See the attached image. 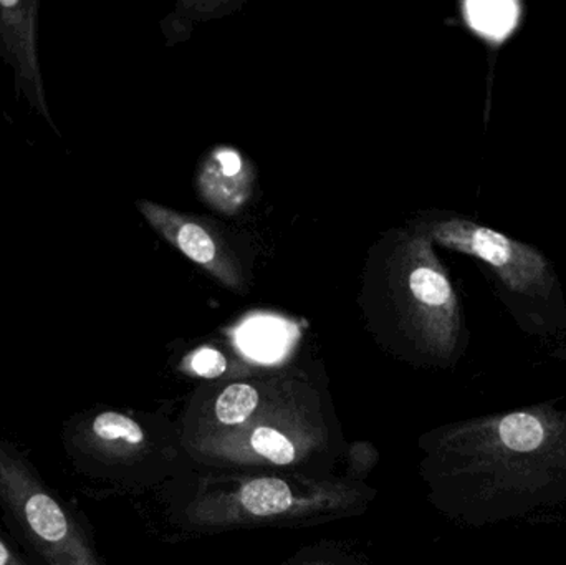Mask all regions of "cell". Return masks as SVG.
<instances>
[{"label": "cell", "instance_id": "6da1fadb", "mask_svg": "<svg viewBox=\"0 0 566 565\" xmlns=\"http://www.w3.org/2000/svg\"><path fill=\"white\" fill-rule=\"evenodd\" d=\"M454 447L465 511L475 523L566 504V398L471 421Z\"/></svg>", "mask_w": 566, "mask_h": 565}, {"label": "cell", "instance_id": "7a4b0ae2", "mask_svg": "<svg viewBox=\"0 0 566 565\" xmlns=\"http://www.w3.org/2000/svg\"><path fill=\"white\" fill-rule=\"evenodd\" d=\"M432 242L481 262L495 295L515 324L532 337L566 331V299L560 275L544 251L462 216H448L426 229Z\"/></svg>", "mask_w": 566, "mask_h": 565}, {"label": "cell", "instance_id": "3957f363", "mask_svg": "<svg viewBox=\"0 0 566 565\" xmlns=\"http://www.w3.org/2000/svg\"><path fill=\"white\" fill-rule=\"evenodd\" d=\"M0 503L46 565H98L69 510L3 441H0Z\"/></svg>", "mask_w": 566, "mask_h": 565}, {"label": "cell", "instance_id": "277c9868", "mask_svg": "<svg viewBox=\"0 0 566 565\" xmlns=\"http://www.w3.org/2000/svg\"><path fill=\"white\" fill-rule=\"evenodd\" d=\"M396 292L402 312L432 350L449 355L459 347L464 334L461 302L426 232L399 249Z\"/></svg>", "mask_w": 566, "mask_h": 565}, {"label": "cell", "instance_id": "5b68a950", "mask_svg": "<svg viewBox=\"0 0 566 565\" xmlns=\"http://www.w3.org/2000/svg\"><path fill=\"white\" fill-rule=\"evenodd\" d=\"M36 0H0V56L12 66L17 95L23 93L30 106L53 126L46 106L36 53Z\"/></svg>", "mask_w": 566, "mask_h": 565}, {"label": "cell", "instance_id": "8992f818", "mask_svg": "<svg viewBox=\"0 0 566 565\" xmlns=\"http://www.w3.org/2000/svg\"><path fill=\"white\" fill-rule=\"evenodd\" d=\"M136 206L148 224L186 258L201 265L222 284L229 287L241 285L238 261L208 226L156 202L138 201Z\"/></svg>", "mask_w": 566, "mask_h": 565}, {"label": "cell", "instance_id": "52a82bcc", "mask_svg": "<svg viewBox=\"0 0 566 565\" xmlns=\"http://www.w3.org/2000/svg\"><path fill=\"white\" fill-rule=\"evenodd\" d=\"M254 182L251 163L231 146L212 149L199 168L198 189L202 201L224 215H235L248 205Z\"/></svg>", "mask_w": 566, "mask_h": 565}, {"label": "cell", "instance_id": "ba28073f", "mask_svg": "<svg viewBox=\"0 0 566 565\" xmlns=\"http://www.w3.org/2000/svg\"><path fill=\"white\" fill-rule=\"evenodd\" d=\"M239 345L245 354L258 360H275L285 350L289 325L281 318L254 317L242 324L238 332Z\"/></svg>", "mask_w": 566, "mask_h": 565}, {"label": "cell", "instance_id": "9c48e42d", "mask_svg": "<svg viewBox=\"0 0 566 565\" xmlns=\"http://www.w3.org/2000/svg\"><path fill=\"white\" fill-rule=\"evenodd\" d=\"M83 435L88 438L92 447L105 448V450L138 447L145 440L142 427L132 418L116 411L96 415Z\"/></svg>", "mask_w": 566, "mask_h": 565}, {"label": "cell", "instance_id": "30bf717a", "mask_svg": "<svg viewBox=\"0 0 566 565\" xmlns=\"http://www.w3.org/2000/svg\"><path fill=\"white\" fill-rule=\"evenodd\" d=\"M245 510L255 516H274L292 506L293 498L285 481L277 478H261L245 484L241 491Z\"/></svg>", "mask_w": 566, "mask_h": 565}, {"label": "cell", "instance_id": "8fae6325", "mask_svg": "<svg viewBox=\"0 0 566 565\" xmlns=\"http://www.w3.org/2000/svg\"><path fill=\"white\" fill-rule=\"evenodd\" d=\"M259 404V394L248 384H234L222 391L216 404V415L224 425H239L248 420Z\"/></svg>", "mask_w": 566, "mask_h": 565}, {"label": "cell", "instance_id": "7c38bea8", "mask_svg": "<svg viewBox=\"0 0 566 565\" xmlns=\"http://www.w3.org/2000/svg\"><path fill=\"white\" fill-rule=\"evenodd\" d=\"M252 448L255 453L281 467L295 460V448L292 441L274 428L262 427L255 430L252 435Z\"/></svg>", "mask_w": 566, "mask_h": 565}, {"label": "cell", "instance_id": "4fadbf2b", "mask_svg": "<svg viewBox=\"0 0 566 565\" xmlns=\"http://www.w3.org/2000/svg\"><path fill=\"white\" fill-rule=\"evenodd\" d=\"M189 367L192 374L205 378H218L228 370V360L224 355L214 348H199L192 357H189Z\"/></svg>", "mask_w": 566, "mask_h": 565}, {"label": "cell", "instance_id": "5bb4252c", "mask_svg": "<svg viewBox=\"0 0 566 565\" xmlns=\"http://www.w3.org/2000/svg\"><path fill=\"white\" fill-rule=\"evenodd\" d=\"M0 565H25L2 536H0Z\"/></svg>", "mask_w": 566, "mask_h": 565}]
</instances>
